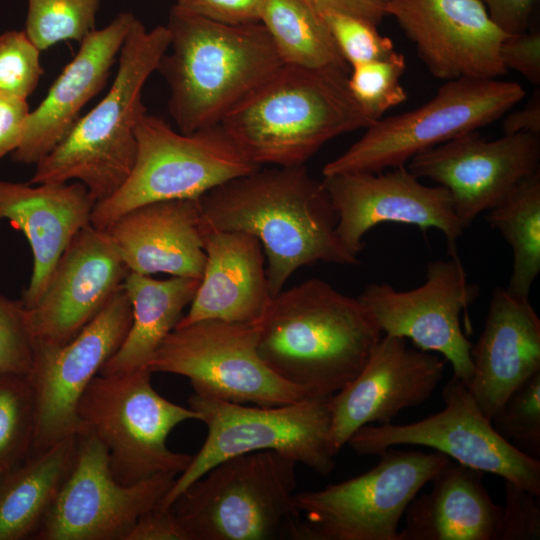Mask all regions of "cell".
I'll use <instances>...</instances> for the list:
<instances>
[{
	"label": "cell",
	"mask_w": 540,
	"mask_h": 540,
	"mask_svg": "<svg viewBox=\"0 0 540 540\" xmlns=\"http://www.w3.org/2000/svg\"><path fill=\"white\" fill-rule=\"evenodd\" d=\"M493 23L505 34L526 32L537 0H480Z\"/></svg>",
	"instance_id": "cell-44"
},
{
	"label": "cell",
	"mask_w": 540,
	"mask_h": 540,
	"mask_svg": "<svg viewBox=\"0 0 540 540\" xmlns=\"http://www.w3.org/2000/svg\"><path fill=\"white\" fill-rule=\"evenodd\" d=\"M258 338L259 321H197L176 327L146 368L184 376L194 394L233 403L276 406L311 396L269 368Z\"/></svg>",
	"instance_id": "cell-12"
},
{
	"label": "cell",
	"mask_w": 540,
	"mask_h": 540,
	"mask_svg": "<svg viewBox=\"0 0 540 540\" xmlns=\"http://www.w3.org/2000/svg\"><path fill=\"white\" fill-rule=\"evenodd\" d=\"M157 71L178 131L216 126L284 64L261 22L231 25L172 8Z\"/></svg>",
	"instance_id": "cell-3"
},
{
	"label": "cell",
	"mask_w": 540,
	"mask_h": 540,
	"mask_svg": "<svg viewBox=\"0 0 540 540\" xmlns=\"http://www.w3.org/2000/svg\"><path fill=\"white\" fill-rule=\"evenodd\" d=\"M41 50L24 30L0 35V93L27 99L44 72Z\"/></svg>",
	"instance_id": "cell-36"
},
{
	"label": "cell",
	"mask_w": 540,
	"mask_h": 540,
	"mask_svg": "<svg viewBox=\"0 0 540 540\" xmlns=\"http://www.w3.org/2000/svg\"><path fill=\"white\" fill-rule=\"evenodd\" d=\"M6 472H7V471H4V470L0 469V482H1L3 476H4V474H5Z\"/></svg>",
	"instance_id": "cell-47"
},
{
	"label": "cell",
	"mask_w": 540,
	"mask_h": 540,
	"mask_svg": "<svg viewBox=\"0 0 540 540\" xmlns=\"http://www.w3.org/2000/svg\"><path fill=\"white\" fill-rule=\"evenodd\" d=\"M30 112L27 99L0 93V159L20 146Z\"/></svg>",
	"instance_id": "cell-43"
},
{
	"label": "cell",
	"mask_w": 540,
	"mask_h": 540,
	"mask_svg": "<svg viewBox=\"0 0 540 540\" xmlns=\"http://www.w3.org/2000/svg\"><path fill=\"white\" fill-rule=\"evenodd\" d=\"M445 360L410 348L406 339L382 335L360 372L331 397L330 445L337 455L366 425L391 423L419 406L443 378Z\"/></svg>",
	"instance_id": "cell-19"
},
{
	"label": "cell",
	"mask_w": 540,
	"mask_h": 540,
	"mask_svg": "<svg viewBox=\"0 0 540 540\" xmlns=\"http://www.w3.org/2000/svg\"><path fill=\"white\" fill-rule=\"evenodd\" d=\"M125 540H189L171 505L160 502L143 513Z\"/></svg>",
	"instance_id": "cell-42"
},
{
	"label": "cell",
	"mask_w": 540,
	"mask_h": 540,
	"mask_svg": "<svg viewBox=\"0 0 540 540\" xmlns=\"http://www.w3.org/2000/svg\"><path fill=\"white\" fill-rule=\"evenodd\" d=\"M101 0H27L24 31L41 50L60 42L80 43L96 29Z\"/></svg>",
	"instance_id": "cell-33"
},
{
	"label": "cell",
	"mask_w": 540,
	"mask_h": 540,
	"mask_svg": "<svg viewBox=\"0 0 540 540\" xmlns=\"http://www.w3.org/2000/svg\"><path fill=\"white\" fill-rule=\"evenodd\" d=\"M36 402L28 375L0 374V469L22 463L33 447Z\"/></svg>",
	"instance_id": "cell-32"
},
{
	"label": "cell",
	"mask_w": 540,
	"mask_h": 540,
	"mask_svg": "<svg viewBox=\"0 0 540 540\" xmlns=\"http://www.w3.org/2000/svg\"><path fill=\"white\" fill-rule=\"evenodd\" d=\"M260 22L284 65L350 70L321 14L304 0H268Z\"/></svg>",
	"instance_id": "cell-30"
},
{
	"label": "cell",
	"mask_w": 540,
	"mask_h": 540,
	"mask_svg": "<svg viewBox=\"0 0 540 540\" xmlns=\"http://www.w3.org/2000/svg\"><path fill=\"white\" fill-rule=\"evenodd\" d=\"M331 397L309 396L287 404L259 406L193 393L189 407L200 413L207 436L160 503L170 506L209 469L225 459L249 452L275 451L319 475H329L335 468L336 456L330 445Z\"/></svg>",
	"instance_id": "cell-8"
},
{
	"label": "cell",
	"mask_w": 540,
	"mask_h": 540,
	"mask_svg": "<svg viewBox=\"0 0 540 540\" xmlns=\"http://www.w3.org/2000/svg\"><path fill=\"white\" fill-rule=\"evenodd\" d=\"M320 14L349 67L384 59L395 52L393 41L380 34L376 25L341 13Z\"/></svg>",
	"instance_id": "cell-37"
},
{
	"label": "cell",
	"mask_w": 540,
	"mask_h": 540,
	"mask_svg": "<svg viewBox=\"0 0 540 540\" xmlns=\"http://www.w3.org/2000/svg\"><path fill=\"white\" fill-rule=\"evenodd\" d=\"M540 135L518 133L494 140L471 131L418 153L406 164L417 178L446 188L466 229L540 171Z\"/></svg>",
	"instance_id": "cell-18"
},
{
	"label": "cell",
	"mask_w": 540,
	"mask_h": 540,
	"mask_svg": "<svg viewBox=\"0 0 540 540\" xmlns=\"http://www.w3.org/2000/svg\"><path fill=\"white\" fill-rule=\"evenodd\" d=\"M504 135L532 133L540 135V90L519 110L509 113L503 121Z\"/></svg>",
	"instance_id": "cell-46"
},
{
	"label": "cell",
	"mask_w": 540,
	"mask_h": 540,
	"mask_svg": "<svg viewBox=\"0 0 540 540\" xmlns=\"http://www.w3.org/2000/svg\"><path fill=\"white\" fill-rule=\"evenodd\" d=\"M201 231H241L259 239L272 297L300 267L356 265L336 234L337 214L322 181L305 165L262 168L199 197Z\"/></svg>",
	"instance_id": "cell-1"
},
{
	"label": "cell",
	"mask_w": 540,
	"mask_h": 540,
	"mask_svg": "<svg viewBox=\"0 0 540 540\" xmlns=\"http://www.w3.org/2000/svg\"><path fill=\"white\" fill-rule=\"evenodd\" d=\"M200 279L172 276L157 280L128 272L122 287L132 306L127 335L99 374L146 368L162 341L176 328L184 309L195 297Z\"/></svg>",
	"instance_id": "cell-28"
},
{
	"label": "cell",
	"mask_w": 540,
	"mask_h": 540,
	"mask_svg": "<svg viewBox=\"0 0 540 540\" xmlns=\"http://www.w3.org/2000/svg\"><path fill=\"white\" fill-rule=\"evenodd\" d=\"M129 270L105 230L91 224L70 241L37 303L27 309L34 342L75 337L122 286Z\"/></svg>",
	"instance_id": "cell-21"
},
{
	"label": "cell",
	"mask_w": 540,
	"mask_h": 540,
	"mask_svg": "<svg viewBox=\"0 0 540 540\" xmlns=\"http://www.w3.org/2000/svg\"><path fill=\"white\" fill-rule=\"evenodd\" d=\"M131 323V302L121 286L70 341L61 345L35 344L28 374L36 402L31 454L80 433L77 413L80 398L119 349Z\"/></svg>",
	"instance_id": "cell-16"
},
{
	"label": "cell",
	"mask_w": 540,
	"mask_h": 540,
	"mask_svg": "<svg viewBox=\"0 0 540 540\" xmlns=\"http://www.w3.org/2000/svg\"><path fill=\"white\" fill-rule=\"evenodd\" d=\"M203 248V276L176 327L207 319L259 321L273 298L259 239L241 231H209L203 233Z\"/></svg>",
	"instance_id": "cell-26"
},
{
	"label": "cell",
	"mask_w": 540,
	"mask_h": 540,
	"mask_svg": "<svg viewBox=\"0 0 540 540\" xmlns=\"http://www.w3.org/2000/svg\"><path fill=\"white\" fill-rule=\"evenodd\" d=\"M166 26L148 30L136 18L118 57L107 94L75 123L68 135L42 160L28 183H82L95 201L116 192L136 157L135 129L147 112L142 91L169 47Z\"/></svg>",
	"instance_id": "cell-5"
},
{
	"label": "cell",
	"mask_w": 540,
	"mask_h": 540,
	"mask_svg": "<svg viewBox=\"0 0 540 540\" xmlns=\"http://www.w3.org/2000/svg\"><path fill=\"white\" fill-rule=\"evenodd\" d=\"M381 336L358 298L311 278L272 298L259 320L258 352L281 378L328 396L360 372Z\"/></svg>",
	"instance_id": "cell-2"
},
{
	"label": "cell",
	"mask_w": 540,
	"mask_h": 540,
	"mask_svg": "<svg viewBox=\"0 0 540 540\" xmlns=\"http://www.w3.org/2000/svg\"><path fill=\"white\" fill-rule=\"evenodd\" d=\"M370 470L295 494L298 540H398L405 510L450 460L434 451L388 448Z\"/></svg>",
	"instance_id": "cell-11"
},
{
	"label": "cell",
	"mask_w": 540,
	"mask_h": 540,
	"mask_svg": "<svg viewBox=\"0 0 540 540\" xmlns=\"http://www.w3.org/2000/svg\"><path fill=\"white\" fill-rule=\"evenodd\" d=\"M387 14L438 79H496L507 72L499 51L509 35L493 23L480 0H388Z\"/></svg>",
	"instance_id": "cell-20"
},
{
	"label": "cell",
	"mask_w": 540,
	"mask_h": 540,
	"mask_svg": "<svg viewBox=\"0 0 540 540\" xmlns=\"http://www.w3.org/2000/svg\"><path fill=\"white\" fill-rule=\"evenodd\" d=\"M470 358L468 390L491 420L507 397L540 371V319L529 299L496 287Z\"/></svg>",
	"instance_id": "cell-23"
},
{
	"label": "cell",
	"mask_w": 540,
	"mask_h": 540,
	"mask_svg": "<svg viewBox=\"0 0 540 540\" xmlns=\"http://www.w3.org/2000/svg\"><path fill=\"white\" fill-rule=\"evenodd\" d=\"M199 198L136 207L104 230L130 272L200 279L206 254Z\"/></svg>",
	"instance_id": "cell-25"
},
{
	"label": "cell",
	"mask_w": 540,
	"mask_h": 540,
	"mask_svg": "<svg viewBox=\"0 0 540 540\" xmlns=\"http://www.w3.org/2000/svg\"><path fill=\"white\" fill-rule=\"evenodd\" d=\"M349 71L283 65L220 125L257 166L305 165L328 141L373 124L349 91Z\"/></svg>",
	"instance_id": "cell-4"
},
{
	"label": "cell",
	"mask_w": 540,
	"mask_h": 540,
	"mask_svg": "<svg viewBox=\"0 0 540 540\" xmlns=\"http://www.w3.org/2000/svg\"><path fill=\"white\" fill-rule=\"evenodd\" d=\"M151 374L148 368L98 374L78 404L81 431L103 443L111 473L122 485L163 474L177 477L193 459L170 450L167 438L176 426L200 421L201 415L161 396L152 386Z\"/></svg>",
	"instance_id": "cell-7"
},
{
	"label": "cell",
	"mask_w": 540,
	"mask_h": 540,
	"mask_svg": "<svg viewBox=\"0 0 540 540\" xmlns=\"http://www.w3.org/2000/svg\"><path fill=\"white\" fill-rule=\"evenodd\" d=\"M135 136L136 157L129 176L92 211L90 224L99 230L136 207L199 198L228 180L260 168L240 151L220 124L182 133L146 112Z\"/></svg>",
	"instance_id": "cell-9"
},
{
	"label": "cell",
	"mask_w": 540,
	"mask_h": 540,
	"mask_svg": "<svg viewBox=\"0 0 540 540\" xmlns=\"http://www.w3.org/2000/svg\"><path fill=\"white\" fill-rule=\"evenodd\" d=\"M176 477L163 474L122 485L108 452L91 432L77 434L71 471L34 539L125 540L138 518L159 503Z\"/></svg>",
	"instance_id": "cell-15"
},
{
	"label": "cell",
	"mask_w": 540,
	"mask_h": 540,
	"mask_svg": "<svg viewBox=\"0 0 540 540\" xmlns=\"http://www.w3.org/2000/svg\"><path fill=\"white\" fill-rule=\"evenodd\" d=\"M500 58L506 69L520 73L531 84H540V33L523 32L507 36L500 45Z\"/></svg>",
	"instance_id": "cell-41"
},
{
	"label": "cell",
	"mask_w": 540,
	"mask_h": 540,
	"mask_svg": "<svg viewBox=\"0 0 540 540\" xmlns=\"http://www.w3.org/2000/svg\"><path fill=\"white\" fill-rule=\"evenodd\" d=\"M34 350L35 342L23 302L0 295V374L28 375Z\"/></svg>",
	"instance_id": "cell-38"
},
{
	"label": "cell",
	"mask_w": 540,
	"mask_h": 540,
	"mask_svg": "<svg viewBox=\"0 0 540 540\" xmlns=\"http://www.w3.org/2000/svg\"><path fill=\"white\" fill-rule=\"evenodd\" d=\"M505 504L494 540H539L540 504L539 496L504 480Z\"/></svg>",
	"instance_id": "cell-39"
},
{
	"label": "cell",
	"mask_w": 540,
	"mask_h": 540,
	"mask_svg": "<svg viewBox=\"0 0 540 540\" xmlns=\"http://www.w3.org/2000/svg\"><path fill=\"white\" fill-rule=\"evenodd\" d=\"M483 472L449 460L404 513L398 540H494L501 514Z\"/></svg>",
	"instance_id": "cell-27"
},
{
	"label": "cell",
	"mask_w": 540,
	"mask_h": 540,
	"mask_svg": "<svg viewBox=\"0 0 540 540\" xmlns=\"http://www.w3.org/2000/svg\"><path fill=\"white\" fill-rule=\"evenodd\" d=\"M442 398L445 406L438 413L413 423L366 425L347 445L359 456H377L399 445L429 447L539 496L540 460L516 449L495 431L467 385L452 376L442 389Z\"/></svg>",
	"instance_id": "cell-13"
},
{
	"label": "cell",
	"mask_w": 540,
	"mask_h": 540,
	"mask_svg": "<svg viewBox=\"0 0 540 540\" xmlns=\"http://www.w3.org/2000/svg\"><path fill=\"white\" fill-rule=\"evenodd\" d=\"M350 68L347 79L349 91L372 123L383 118V114L390 108L407 99V93L400 81L406 68L405 58L401 53L395 51L387 58Z\"/></svg>",
	"instance_id": "cell-34"
},
{
	"label": "cell",
	"mask_w": 540,
	"mask_h": 540,
	"mask_svg": "<svg viewBox=\"0 0 540 540\" xmlns=\"http://www.w3.org/2000/svg\"><path fill=\"white\" fill-rule=\"evenodd\" d=\"M135 19L133 13L121 12L79 43L76 55L31 110L13 161L36 165L68 135L84 106L105 87Z\"/></svg>",
	"instance_id": "cell-22"
},
{
	"label": "cell",
	"mask_w": 540,
	"mask_h": 540,
	"mask_svg": "<svg viewBox=\"0 0 540 540\" xmlns=\"http://www.w3.org/2000/svg\"><path fill=\"white\" fill-rule=\"evenodd\" d=\"M318 13L334 12L366 20L378 26L387 16L388 0H304Z\"/></svg>",
	"instance_id": "cell-45"
},
{
	"label": "cell",
	"mask_w": 540,
	"mask_h": 540,
	"mask_svg": "<svg viewBox=\"0 0 540 540\" xmlns=\"http://www.w3.org/2000/svg\"><path fill=\"white\" fill-rule=\"evenodd\" d=\"M297 462L275 451L225 459L171 503L189 540L297 539Z\"/></svg>",
	"instance_id": "cell-6"
},
{
	"label": "cell",
	"mask_w": 540,
	"mask_h": 540,
	"mask_svg": "<svg viewBox=\"0 0 540 540\" xmlns=\"http://www.w3.org/2000/svg\"><path fill=\"white\" fill-rule=\"evenodd\" d=\"M525 95V89L511 81L448 80L422 106L368 126L346 151L324 165L322 174L378 173L406 165L420 152L494 122Z\"/></svg>",
	"instance_id": "cell-10"
},
{
	"label": "cell",
	"mask_w": 540,
	"mask_h": 540,
	"mask_svg": "<svg viewBox=\"0 0 540 540\" xmlns=\"http://www.w3.org/2000/svg\"><path fill=\"white\" fill-rule=\"evenodd\" d=\"M268 0H177L182 12L216 22L242 25L260 22Z\"/></svg>",
	"instance_id": "cell-40"
},
{
	"label": "cell",
	"mask_w": 540,
	"mask_h": 540,
	"mask_svg": "<svg viewBox=\"0 0 540 540\" xmlns=\"http://www.w3.org/2000/svg\"><path fill=\"white\" fill-rule=\"evenodd\" d=\"M491 424L516 449L540 460V371L507 397Z\"/></svg>",
	"instance_id": "cell-35"
},
{
	"label": "cell",
	"mask_w": 540,
	"mask_h": 540,
	"mask_svg": "<svg viewBox=\"0 0 540 540\" xmlns=\"http://www.w3.org/2000/svg\"><path fill=\"white\" fill-rule=\"evenodd\" d=\"M95 201L80 182L16 183L0 180V221L22 231L33 269L23 304L29 309L42 295L57 262L73 237L91 222Z\"/></svg>",
	"instance_id": "cell-24"
},
{
	"label": "cell",
	"mask_w": 540,
	"mask_h": 540,
	"mask_svg": "<svg viewBox=\"0 0 540 540\" xmlns=\"http://www.w3.org/2000/svg\"><path fill=\"white\" fill-rule=\"evenodd\" d=\"M77 435L29 455L0 482V540L35 537L73 466Z\"/></svg>",
	"instance_id": "cell-29"
},
{
	"label": "cell",
	"mask_w": 540,
	"mask_h": 540,
	"mask_svg": "<svg viewBox=\"0 0 540 540\" xmlns=\"http://www.w3.org/2000/svg\"><path fill=\"white\" fill-rule=\"evenodd\" d=\"M337 214L336 234L345 249L358 256L364 235L381 223L414 225L443 233L448 256L457 257L465 228L448 190L428 186L406 165L378 173H341L322 180Z\"/></svg>",
	"instance_id": "cell-17"
},
{
	"label": "cell",
	"mask_w": 540,
	"mask_h": 540,
	"mask_svg": "<svg viewBox=\"0 0 540 540\" xmlns=\"http://www.w3.org/2000/svg\"><path fill=\"white\" fill-rule=\"evenodd\" d=\"M486 221L512 250V268L506 290L529 299L540 273V171L519 184L488 211Z\"/></svg>",
	"instance_id": "cell-31"
},
{
	"label": "cell",
	"mask_w": 540,
	"mask_h": 540,
	"mask_svg": "<svg viewBox=\"0 0 540 540\" xmlns=\"http://www.w3.org/2000/svg\"><path fill=\"white\" fill-rule=\"evenodd\" d=\"M480 295L468 280L459 258L428 263L420 286L398 291L387 283H371L357 297L371 314L382 335L410 339L427 352L449 361L453 376L468 384L472 375V343L462 330L460 315Z\"/></svg>",
	"instance_id": "cell-14"
}]
</instances>
